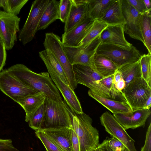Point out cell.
I'll return each mask as SVG.
<instances>
[{"mask_svg":"<svg viewBox=\"0 0 151 151\" xmlns=\"http://www.w3.org/2000/svg\"><path fill=\"white\" fill-rule=\"evenodd\" d=\"M7 69L24 84L37 92L43 93L47 97L55 101L63 100L48 72L37 73L21 64L14 65Z\"/></svg>","mask_w":151,"mask_h":151,"instance_id":"cell-1","label":"cell"},{"mask_svg":"<svg viewBox=\"0 0 151 151\" xmlns=\"http://www.w3.org/2000/svg\"><path fill=\"white\" fill-rule=\"evenodd\" d=\"M45 105V120L40 129L62 127L71 128L75 113L64 100L56 101L47 96Z\"/></svg>","mask_w":151,"mask_h":151,"instance_id":"cell-2","label":"cell"},{"mask_svg":"<svg viewBox=\"0 0 151 151\" xmlns=\"http://www.w3.org/2000/svg\"><path fill=\"white\" fill-rule=\"evenodd\" d=\"M92 123V119L87 114L75 113L71 128L78 137L80 151H91L100 144L99 131Z\"/></svg>","mask_w":151,"mask_h":151,"instance_id":"cell-3","label":"cell"},{"mask_svg":"<svg viewBox=\"0 0 151 151\" xmlns=\"http://www.w3.org/2000/svg\"><path fill=\"white\" fill-rule=\"evenodd\" d=\"M96 54L106 57L112 61L117 68L127 64L135 62L140 58L139 50L132 45L129 47L101 43Z\"/></svg>","mask_w":151,"mask_h":151,"instance_id":"cell-4","label":"cell"},{"mask_svg":"<svg viewBox=\"0 0 151 151\" xmlns=\"http://www.w3.org/2000/svg\"><path fill=\"white\" fill-rule=\"evenodd\" d=\"M45 50L50 51L60 65L69 86L74 90L77 87L73 65L70 63L63 47L60 37L52 32L46 33L43 43Z\"/></svg>","mask_w":151,"mask_h":151,"instance_id":"cell-5","label":"cell"},{"mask_svg":"<svg viewBox=\"0 0 151 151\" xmlns=\"http://www.w3.org/2000/svg\"><path fill=\"white\" fill-rule=\"evenodd\" d=\"M122 95L132 111L142 109L151 96V87L141 78L126 86L122 91Z\"/></svg>","mask_w":151,"mask_h":151,"instance_id":"cell-6","label":"cell"},{"mask_svg":"<svg viewBox=\"0 0 151 151\" xmlns=\"http://www.w3.org/2000/svg\"><path fill=\"white\" fill-rule=\"evenodd\" d=\"M50 1L36 0L32 2L27 19L19 32V40L23 45L33 39L42 14Z\"/></svg>","mask_w":151,"mask_h":151,"instance_id":"cell-7","label":"cell"},{"mask_svg":"<svg viewBox=\"0 0 151 151\" xmlns=\"http://www.w3.org/2000/svg\"><path fill=\"white\" fill-rule=\"evenodd\" d=\"M76 81L77 84L83 85L96 94L111 99L110 92L99 82L102 78L89 66L80 65H73Z\"/></svg>","mask_w":151,"mask_h":151,"instance_id":"cell-8","label":"cell"},{"mask_svg":"<svg viewBox=\"0 0 151 151\" xmlns=\"http://www.w3.org/2000/svg\"><path fill=\"white\" fill-rule=\"evenodd\" d=\"M0 90L17 103L23 97L38 93L24 84L7 69L0 72Z\"/></svg>","mask_w":151,"mask_h":151,"instance_id":"cell-9","label":"cell"},{"mask_svg":"<svg viewBox=\"0 0 151 151\" xmlns=\"http://www.w3.org/2000/svg\"><path fill=\"white\" fill-rule=\"evenodd\" d=\"M123 15L126 22L123 25L124 32L131 38L139 40L144 45L141 31L142 15L127 0H121Z\"/></svg>","mask_w":151,"mask_h":151,"instance_id":"cell-10","label":"cell"},{"mask_svg":"<svg viewBox=\"0 0 151 151\" xmlns=\"http://www.w3.org/2000/svg\"><path fill=\"white\" fill-rule=\"evenodd\" d=\"M100 119L101 124L106 131L113 137L122 142L128 151H137L134 145L135 141L110 112H104Z\"/></svg>","mask_w":151,"mask_h":151,"instance_id":"cell-11","label":"cell"},{"mask_svg":"<svg viewBox=\"0 0 151 151\" xmlns=\"http://www.w3.org/2000/svg\"><path fill=\"white\" fill-rule=\"evenodd\" d=\"M20 21L17 16L0 10V36L7 50L11 49L17 41Z\"/></svg>","mask_w":151,"mask_h":151,"instance_id":"cell-12","label":"cell"},{"mask_svg":"<svg viewBox=\"0 0 151 151\" xmlns=\"http://www.w3.org/2000/svg\"><path fill=\"white\" fill-rule=\"evenodd\" d=\"M101 42L100 35L84 47H68L63 45V47L71 65L90 66V59L95 54Z\"/></svg>","mask_w":151,"mask_h":151,"instance_id":"cell-13","label":"cell"},{"mask_svg":"<svg viewBox=\"0 0 151 151\" xmlns=\"http://www.w3.org/2000/svg\"><path fill=\"white\" fill-rule=\"evenodd\" d=\"M43 62L52 81L60 91L64 100L71 110L76 114H82L83 112L81 104L74 90L61 79L56 72L47 62Z\"/></svg>","mask_w":151,"mask_h":151,"instance_id":"cell-14","label":"cell"},{"mask_svg":"<svg viewBox=\"0 0 151 151\" xmlns=\"http://www.w3.org/2000/svg\"><path fill=\"white\" fill-rule=\"evenodd\" d=\"M94 21L88 17L80 22L69 31L64 33L61 37L63 45L71 47H79Z\"/></svg>","mask_w":151,"mask_h":151,"instance_id":"cell-15","label":"cell"},{"mask_svg":"<svg viewBox=\"0 0 151 151\" xmlns=\"http://www.w3.org/2000/svg\"><path fill=\"white\" fill-rule=\"evenodd\" d=\"M151 114L150 109H142L127 114H114L115 119L125 130L144 127Z\"/></svg>","mask_w":151,"mask_h":151,"instance_id":"cell-16","label":"cell"},{"mask_svg":"<svg viewBox=\"0 0 151 151\" xmlns=\"http://www.w3.org/2000/svg\"><path fill=\"white\" fill-rule=\"evenodd\" d=\"M72 4L66 22L64 33L72 29L82 20L89 17L87 0H71Z\"/></svg>","mask_w":151,"mask_h":151,"instance_id":"cell-17","label":"cell"},{"mask_svg":"<svg viewBox=\"0 0 151 151\" xmlns=\"http://www.w3.org/2000/svg\"><path fill=\"white\" fill-rule=\"evenodd\" d=\"M123 25L107 27L100 34L101 43L129 47L132 45L126 39Z\"/></svg>","mask_w":151,"mask_h":151,"instance_id":"cell-18","label":"cell"},{"mask_svg":"<svg viewBox=\"0 0 151 151\" xmlns=\"http://www.w3.org/2000/svg\"><path fill=\"white\" fill-rule=\"evenodd\" d=\"M70 129L62 127L39 130L44 133L63 151H73L71 140Z\"/></svg>","mask_w":151,"mask_h":151,"instance_id":"cell-19","label":"cell"},{"mask_svg":"<svg viewBox=\"0 0 151 151\" xmlns=\"http://www.w3.org/2000/svg\"><path fill=\"white\" fill-rule=\"evenodd\" d=\"M90 66L102 78L114 74L117 67L109 59L95 54L90 59Z\"/></svg>","mask_w":151,"mask_h":151,"instance_id":"cell-20","label":"cell"},{"mask_svg":"<svg viewBox=\"0 0 151 151\" xmlns=\"http://www.w3.org/2000/svg\"><path fill=\"white\" fill-rule=\"evenodd\" d=\"M100 20L108 26L124 25L126 22L123 15L121 0H113Z\"/></svg>","mask_w":151,"mask_h":151,"instance_id":"cell-21","label":"cell"},{"mask_svg":"<svg viewBox=\"0 0 151 151\" xmlns=\"http://www.w3.org/2000/svg\"><path fill=\"white\" fill-rule=\"evenodd\" d=\"M89 96L93 99L111 112L114 114H127L132 112L131 108L125 101L114 100L98 95L91 90L88 92Z\"/></svg>","mask_w":151,"mask_h":151,"instance_id":"cell-22","label":"cell"},{"mask_svg":"<svg viewBox=\"0 0 151 151\" xmlns=\"http://www.w3.org/2000/svg\"><path fill=\"white\" fill-rule=\"evenodd\" d=\"M46 95L40 92L28 95L19 99L17 103L24 109L26 116L32 113L44 104Z\"/></svg>","mask_w":151,"mask_h":151,"instance_id":"cell-23","label":"cell"},{"mask_svg":"<svg viewBox=\"0 0 151 151\" xmlns=\"http://www.w3.org/2000/svg\"><path fill=\"white\" fill-rule=\"evenodd\" d=\"M60 3V1L50 0L41 17L37 31L47 28L50 24L58 19Z\"/></svg>","mask_w":151,"mask_h":151,"instance_id":"cell-24","label":"cell"},{"mask_svg":"<svg viewBox=\"0 0 151 151\" xmlns=\"http://www.w3.org/2000/svg\"><path fill=\"white\" fill-rule=\"evenodd\" d=\"M116 69L121 73L125 81L126 86L130 83L142 78L140 59L121 66L117 68Z\"/></svg>","mask_w":151,"mask_h":151,"instance_id":"cell-25","label":"cell"},{"mask_svg":"<svg viewBox=\"0 0 151 151\" xmlns=\"http://www.w3.org/2000/svg\"><path fill=\"white\" fill-rule=\"evenodd\" d=\"M113 0H87L89 17L93 20H100Z\"/></svg>","mask_w":151,"mask_h":151,"instance_id":"cell-26","label":"cell"},{"mask_svg":"<svg viewBox=\"0 0 151 151\" xmlns=\"http://www.w3.org/2000/svg\"><path fill=\"white\" fill-rule=\"evenodd\" d=\"M45 113V102L37 110L30 114L26 116L25 121L29 123V127L35 131L40 130L43 125Z\"/></svg>","mask_w":151,"mask_h":151,"instance_id":"cell-27","label":"cell"},{"mask_svg":"<svg viewBox=\"0 0 151 151\" xmlns=\"http://www.w3.org/2000/svg\"><path fill=\"white\" fill-rule=\"evenodd\" d=\"M40 57L43 61L47 62L67 84H69L63 70L58 60L49 51L45 50L39 52Z\"/></svg>","mask_w":151,"mask_h":151,"instance_id":"cell-28","label":"cell"},{"mask_svg":"<svg viewBox=\"0 0 151 151\" xmlns=\"http://www.w3.org/2000/svg\"><path fill=\"white\" fill-rule=\"evenodd\" d=\"M108 25L99 20H94L92 25L79 47H84L99 35Z\"/></svg>","mask_w":151,"mask_h":151,"instance_id":"cell-29","label":"cell"},{"mask_svg":"<svg viewBox=\"0 0 151 151\" xmlns=\"http://www.w3.org/2000/svg\"><path fill=\"white\" fill-rule=\"evenodd\" d=\"M151 10H147L143 14L141 24V31L144 39V45L148 53L151 54Z\"/></svg>","mask_w":151,"mask_h":151,"instance_id":"cell-30","label":"cell"},{"mask_svg":"<svg viewBox=\"0 0 151 151\" xmlns=\"http://www.w3.org/2000/svg\"><path fill=\"white\" fill-rule=\"evenodd\" d=\"M140 60L142 78L151 87V54L141 55Z\"/></svg>","mask_w":151,"mask_h":151,"instance_id":"cell-31","label":"cell"},{"mask_svg":"<svg viewBox=\"0 0 151 151\" xmlns=\"http://www.w3.org/2000/svg\"><path fill=\"white\" fill-rule=\"evenodd\" d=\"M28 0H6V6L4 11L17 16Z\"/></svg>","mask_w":151,"mask_h":151,"instance_id":"cell-32","label":"cell"},{"mask_svg":"<svg viewBox=\"0 0 151 151\" xmlns=\"http://www.w3.org/2000/svg\"><path fill=\"white\" fill-rule=\"evenodd\" d=\"M35 134L40 140L47 151H63L43 132L36 131Z\"/></svg>","mask_w":151,"mask_h":151,"instance_id":"cell-33","label":"cell"},{"mask_svg":"<svg viewBox=\"0 0 151 151\" xmlns=\"http://www.w3.org/2000/svg\"><path fill=\"white\" fill-rule=\"evenodd\" d=\"M71 4V0L60 1L58 10V19L65 23L68 18Z\"/></svg>","mask_w":151,"mask_h":151,"instance_id":"cell-34","label":"cell"},{"mask_svg":"<svg viewBox=\"0 0 151 151\" xmlns=\"http://www.w3.org/2000/svg\"><path fill=\"white\" fill-rule=\"evenodd\" d=\"M114 74L102 78L99 82L110 92L112 99L119 95L122 96L116 89L113 83Z\"/></svg>","mask_w":151,"mask_h":151,"instance_id":"cell-35","label":"cell"},{"mask_svg":"<svg viewBox=\"0 0 151 151\" xmlns=\"http://www.w3.org/2000/svg\"><path fill=\"white\" fill-rule=\"evenodd\" d=\"M0 151H22L15 147L10 139H0Z\"/></svg>","mask_w":151,"mask_h":151,"instance_id":"cell-36","label":"cell"},{"mask_svg":"<svg viewBox=\"0 0 151 151\" xmlns=\"http://www.w3.org/2000/svg\"><path fill=\"white\" fill-rule=\"evenodd\" d=\"M127 0L142 15L147 10L143 0Z\"/></svg>","mask_w":151,"mask_h":151,"instance_id":"cell-37","label":"cell"},{"mask_svg":"<svg viewBox=\"0 0 151 151\" xmlns=\"http://www.w3.org/2000/svg\"><path fill=\"white\" fill-rule=\"evenodd\" d=\"M108 144L110 148L113 151H122L126 147L122 142L113 137L109 139Z\"/></svg>","mask_w":151,"mask_h":151,"instance_id":"cell-38","label":"cell"},{"mask_svg":"<svg viewBox=\"0 0 151 151\" xmlns=\"http://www.w3.org/2000/svg\"><path fill=\"white\" fill-rule=\"evenodd\" d=\"M6 50L4 44L0 36V72L5 64L6 57Z\"/></svg>","mask_w":151,"mask_h":151,"instance_id":"cell-39","label":"cell"},{"mask_svg":"<svg viewBox=\"0 0 151 151\" xmlns=\"http://www.w3.org/2000/svg\"><path fill=\"white\" fill-rule=\"evenodd\" d=\"M141 151H151V123L150 122L146 132L144 145Z\"/></svg>","mask_w":151,"mask_h":151,"instance_id":"cell-40","label":"cell"},{"mask_svg":"<svg viewBox=\"0 0 151 151\" xmlns=\"http://www.w3.org/2000/svg\"><path fill=\"white\" fill-rule=\"evenodd\" d=\"M71 140L73 151H80L79 140L75 132L71 128L70 129Z\"/></svg>","mask_w":151,"mask_h":151,"instance_id":"cell-41","label":"cell"},{"mask_svg":"<svg viewBox=\"0 0 151 151\" xmlns=\"http://www.w3.org/2000/svg\"><path fill=\"white\" fill-rule=\"evenodd\" d=\"M109 139H105L100 144L98 147L91 151H113L109 146L108 144Z\"/></svg>","mask_w":151,"mask_h":151,"instance_id":"cell-42","label":"cell"},{"mask_svg":"<svg viewBox=\"0 0 151 151\" xmlns=\"http://www.w3.org/2000/svg\"><path fill=\"white\" fill-rule=\"evenodd\" d=\"M114 85L116 90L122 94V91L126 86L125 81L123 78H122L119 81L115 83Z\"/></svg>","mask_w":151,"mask_h":151,"instance_id":"cell-43","label":"cell"},{"mask_svg":"<svg viewBox=\"0 0 151 151\" xmlns=\"http://www.w3.org/2000/svg\"><path fill=\"white\" fill-rule=\"evenodd\" d=\"M122 78L121 73L116 69L114 74L113 80V83H115L119 81Z\"/></svg>","mask_w":151,"mask_h":151,"instance_id":"cell-44","label":"cell"},{"mask_svg":"<svg viewBox=\"0 0 151 151\" xmlns=\"http://www.w3.org/2000/svg\"><path fill=\"white\" fill-rule=\"evenodd\" d=\"M151 106V96H150L146 101L143 109H150Z\"/></svg>","mask_w":151,"mask_h":151,"instance_id":"cell-45","label":"cell"},{"mask_svg":"<svg viewBox=\"0 0 151 151\" xmlns=\"http://www.w3.org/2000/svg\"><path fill=\"white\" fill-rule=\"evenodd\" d=\"M145 6L147 10H151V4L150 0H143Z\"/></svg>","mask_w":151,"mask_h":151,"instance_id":"cell-46","label":"cell"},{"mask_svg":"<svg viewBox=\"0 0 151 151\" xmlns=\"http://www.w3.org/2000/svg\"><path fill=\"white\" fill-rule=\"evenodd\" d=\"M6 0H0V8L2 7L4 9L6 5Z\"/></svg>","mask_w":151,"mask_h":151,"instance_id":"cell-47","label":"cell"},{"mask_svg":"<svg viewBox=\"0 0 151 151\" xmlns=\"http://www.w3.org/2000/svg\"><path fill=\"white\" fill-rule=\"evenodd\" d=\"M122 151H128L127 148L125 147L123 150Z\"/></svg>","mask_w":151,"mask_h":151,"instance_id":"cell-48","label":"cell"}]
</instances>
